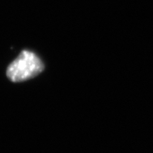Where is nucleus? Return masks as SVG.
Here are the masks:
<instances>
[{"instance_id": "1", "label": "nucleus", "mask_w": 153, "mask_h": 153, "mask_svg": "<svg viewBox=\"0 0 153 153\" xmlns=\"http://www.w3.org/2000/svg\"><path fill=\"white\" fill-rule=\"evenodd\" d=\"M43 70V63L35 53L23 51L9 65L7 74L11 81L21 82L35 77Z\"/></svg>"}]
</instances>
